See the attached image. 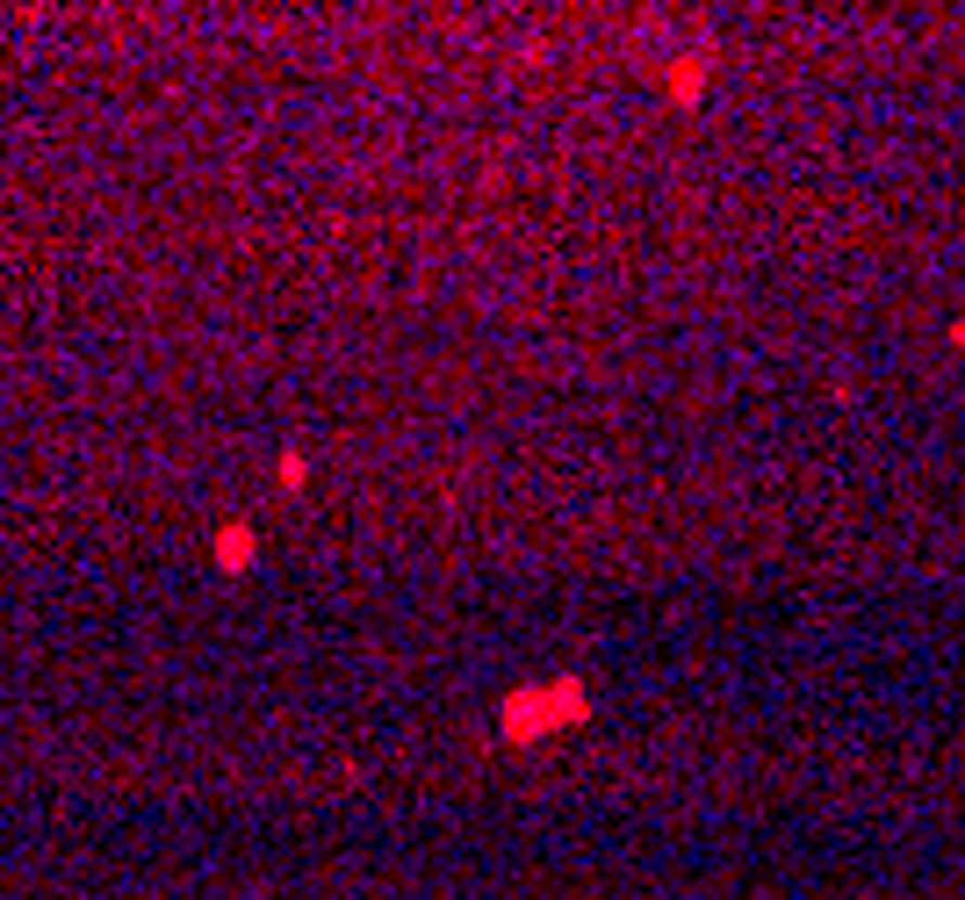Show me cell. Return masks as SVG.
Returning a JSON list of instances; mask_svg holds the SVG:
<instances>
[{"label":"cell","instance_id":"3","mask_svg":"<svg viewBox=\"0 0 965 900\" xmlns=\"http://www.w3.org/2000/svg\"><path fill=\"white\" fill-rule=\"evenodd\" d=\"M217 562L223 569H245V562H253V526H223L217 533Z\"/></svg>","mask_w":965,"mask_h":900},{"label":"cell","instance_id":"2","mask_svg":"<svg viewBox=\"0 0 965 900\" xmlns=\"http://www.w3.org/2000/svg\"><path fill=\"white\" fill-rule=\"evenodd\" d=\"M664 87H670V101H699L706 94V59H678L664 73Z\"/></svg>","mask_w":965,"mask_h":900},{"label":"cell","instance_id":"1","mask_svg":"<svg viewBox=\"0 0 965 900\" xmlns=\"http://www.w3.org/2000/svg\"><path fill=\"white\" fill-rule=\"evenodd\" d=\"M591 713V699H583V684H548V692H512L504 699V735L526 742V735H548V728H569V720Z\"/></svg>","mask_w":965,"mask_h":900}]
</instances>
